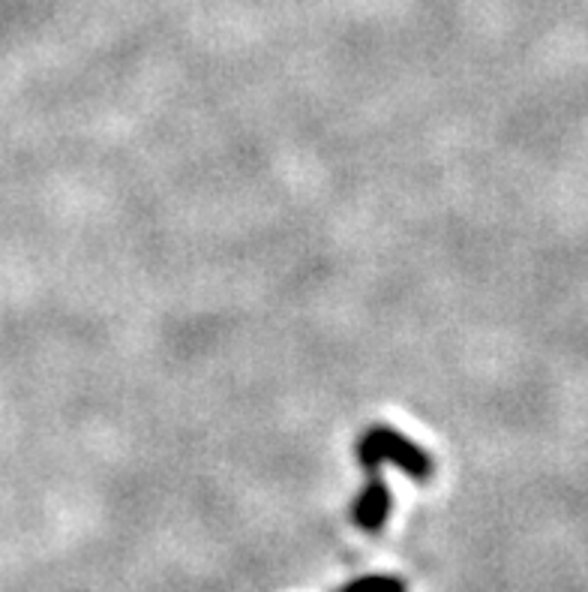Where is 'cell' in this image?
Returning <instances> with one entry per match:
<instances>
[{"instance_id":"cell-3","label":"cell","mask_w":588,"mask_h":592,"mask_svg":"<svg viewBox=\"0 0 588 592\" xmlns=\"http://www.w3.org/2000/svg\"><path fill=\"white\" fill-rule=\"evenodd\" d=\"M343 592H405V587L396 578H367V581H355Z\"/></svg>"},{"instance_id":"cell-2","label":"cell","mask_w":588,"mask_h":592,"mask_svg":"<svg viewBox=\"0 0 588 592\" xmlns=\"http://www.w3.org/2000/svg\"><path fill=\"white\" fill-rule=\"evenodd\" d=\"M391 511V493L384 488L379 473H369V488L360 493L358 505H355V521L367 530H379L381 523L388 521Z\"/></svg>"},{"instance_id":"cell-1","label":"cell","mask_w":588,"mask_h":592,"mask_svg":"<svg viewBox=\"0 0 588 592\" xmlns=\"http://www.w3.org/2000/svg\"><path fill=\"white\" fill-rule=\"evenodd\" d=\"M360 454V464L367 466V469H376L381 464H393L403 469L405 476L420 478V481H427L433 476V460H429V454L415 445V442H408L400 433V430L391 428H372L360 440L358 445Z\"/></svg>"}]
</instances>
